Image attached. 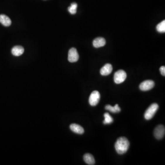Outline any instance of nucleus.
<instances>
[{
    "instance_id": "1",
    "label": "nucleus",
    "mask_w": 165,
    "mask_h": 165,
    "mask_svg": "<svg viewBox=\"0 0 165 165\" xmlns=\"http://www.w3.org/2000/svg\"><path fill=\"white\" fill-rule=\"evenodd\" d=\"M130 145V142L126 137H121L117 140L115 144V148L118 154L123 155L127 152Z\"/></svg>"
},
{
    "instance_id": "2",
    "label": "nucleus",
    "mask_w": 165,
    "mask_h": 165,
    "mask_svg": "<svg viewBox=\"0 0 165 165\" xmlns=\"http://www.w3.org/2000/svg\"><path fill=\"white\" fill-rule=\"evenodd\" d=\"M158 108L159 106L157 103H153L151 105L144 113V117L145 119L147 120L152 119Z\"/></svg>"
},
{
    "instance_id": "3",
    "label": "nucleus",
    "mask_w": 165,
    "mask_h": 165,
    "mask_svg": "<svg viewBox=\"0 0 165 165\" xmlns=\"http://www.w3.org/2000/svg\"><path fill=\"white\" fill-rule=\"evenodd\" d=\"M127 74L124 70H119L115 73L114 81L117 84L123 83L126 79Z\"/></svg>"
},
{
    "instance_id": "4",
    "label": "nucleus",
    "mask_w": 165,
    "mask_h": 165,
    "mask_svg": "<svg viewBox=\"0 0 165 165\" xmlns=\"http://www.w3.org/2000/svg\"><path fill=\"white\" fill-rule=\"evenodd\" d=\"M100 97L101 96L99 91H93L89 96V104L91 106H96L99 103Z\"/></svg>"
},
{
    "instance_id": "5",
    "label": "nucleus",
    "mask_w": 165,
    "mask_h": 165,
    "mask_svg": "<svg viewBox=\"0 0 165 165\" xmlns=\"http://www.w3.org/2000/svg\"><path fill=\"white\" fill-rule=\"evenodd\" d=\"M165 128L163 125H159L155 128L154 135L155 138L157 140L162 139L165 136Z\"/></svg>"
},
{
    "instance_id": "6",
    "label": "nucleus",
    "mask_w": 165,
    "mask_h": 165,
    "mask_svg": "<svg viewBox=\"0 0 165 165\" xmlns=\"http://www.w3.org/2000/svg\"><path fill=\"white\" fill-rule=\"evenodd\" d=\"M155 86V83L152 80L143 81L140 85V89L142 91H148L152 89Z\"/></svg>"
},
{
    "instance_id": "7",
    "label": "nucleus",
    "mask_w": 165,
    "mask_h": 165,
    "mask_svg": "<svg viewBox=\"0 0 165 165\" xmlns=\"http://www.w3.org/2000/svg\"><path fill=\"white\" fill-rule=\"evenodd\" d=\"M79 59V55L77 50L75 48L69 50L68 55V60L70 62H76Z\"/></svg>"
},
{
    "instance_id": "8",
    "label": "nucleus",
    "mask_w": 165,
    "mask_h": 165,
    "mask_svg": "<svg viewBox=\"0 0 165 165\" xmlns=\"http://www.w3.org/2000/svg\"><path fill=\"white\" fill-rule=\"evenodd\" d=\"M113 69L112 65L109 63H107L101 68L100 73L102 76H107L112 73Z\"/></svg>"
},
{
    "instance_id": "9",
    "label": "nucleus",
    "mask_w": 165,
    "mask_h": 165,
    "mask_svg": "<svg viewBox=\"0 0 165 165\" xmlns=\"http://www.w3.org/2000/svg\"><path fill=\"white\" fill-rule=\"evenodd\" d=\"M70 128L73 132L77 134L82 135V134H83L84 132V129L83 127H81L80 125L75 124V123L71 124L70 126Z\"/></svg>"
},
{
    "instance_id": "10",
    "label": "nucleus",
    "mask_w": 165,
    "mask_h": 165,
    "mask_svg": "<svg viewBox=\"0 0 165 165\" xmlns=\"http://www.w3.org/2000/svg\"><path fill=\"white\" fill-rule=\"evenodd\" d=\"M106 43V41L105 39L103 37H98V38H96L93 42V46L96 48L104 46Z\"/></svg>"
},
{
    "instance_id": "11",
    "label": "nucleus",
    "mask_w": 165,
    "mask_h": 165,
    "mask_svg": "<svg viewBox=\"0 0 165 165\" xmlns=\"http://www.w3.org/2000/svg\"><path fill=\"white\" fill-rule=\"evenodd\" d=\"M24 50L23 47L20 45H17L12 48V53L13 56L18 57L22 55L24 52Z\"/></svg>"
},
{
    "instance_id": "12",
    "label": "nucleus",
    "mask_w": 165,
    "mask_h": 165,
    "mask_svg": "<svg viewBox=\"0 0 165 165\" xmlns=\"http://www.w3.org/2000/svg\"><path fill=\"white\" fill-rule=\"evenodd\" d=\"M0 23L6 27H8L11 25L12 21L8 16L4 14L0 15Z\"/></svg>"
},
{
    "instance_id": "13",
    "label": "nucleus",
    "mask_w": 165,
    "mask_h": 165,
    "mask_svg": "<svg viewBox=\"0 0 165 165\" xmlns=\"http://www.w3.org/2000/svg\"><path fill=\"white\" fill-rule=\"evenodd\" d=\"M84 160L85 163L89 165H95V160L94 157L91 154L87 153L84 156Z\"/></svg>"
},
{
    "instance_id": "14",
    "label": "nucleus",
    "mask_w": 165,
    "mask_h": 165,
    "mask_svg": "<svg viewBox=\"0 0 165 165\" xmlns=\"http://www.w3.org/2000/svg\"><path fill=\"white\" fill-rule=\"evenodd\" d=\"M105 109L113 113H119L121 111V109L118 104H116L114 106H112L110 105H107L105 106Z\"/></svg>"
},
{
    "instance_id": "15",
    "label": "nucleus",
    "mask_w": 165,
    "mask_h": 165,
    "mask_svg": "<svg viewBox=\"0 0 165 165\" xmlns=\"http://www.w3.org/2000/svg\"><path fill=\"white\" fill-rule=\"evenodd\" d=\"M157 30L159 33H163L165 32V20H163L157 26Z\"/></svg>"
},
{
    "instance_id": "16",
    "label": "nucleus",
    "mask_w": 165,
    "mask_h": 165,
    "mask_svg": "<svg viewBox=\"0 0 165 165\" xmlns=\"http://www.w3.org/2000/svg\"><path fill=\"white\" fill-rule=\"evenodd\" d=\"M78 5L75 2H73L71 4V6L68 8V11L71 14H75L77 12V8Z\"/></svg>"
},
{
    "instance_id": "17",
    "label": "nucleus",
    "mask_w": 165,
    "mask_h": 165,
    "mask_svg": "<svg viewBox=\"0 0 165 165\" xmlns=\"http://www.w3.org/2000/svg\"><path fill=\"white\" fill-rule=\"evenodd\" d=\"M105 118L104 121H103V123L104 124H110L112 123L113 119V118L110 116V115L108 113H105L104 115Z\"/></svg>"
},
{
    "instance_id": "18",
    "label": "nucleus",
    "mask_w": 165,
    "mask_h": 165,
    "mask_svg": "<svg viewBox=\"0 0 165 165\" xmlns=\"http://www.w3.org/2000/svg\"><path fill=\"white\" fill-rule=\"evenodd\" d=\"M160 72L162 74V76H165V67L161 66L160 69Z\"/></svg>"
}]
</instances>
